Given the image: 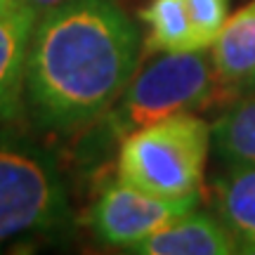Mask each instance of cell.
I'll return each instance as SVG.
<instances>
[{
	"mask_svg": "<svg viewBox=\"0 0 255 255\" xmlns=\"http://www.w3.org/2000/svg\"><path fill=\"white\" fill-rule=\"evenodd\" d=\"M142 55L144 38L119 0H66L36 19L24 109L43 130H83L121 97Z\"/></svg>",
	"mask_w": 255,
	"mask_h": 255,
	"instance_id": "1",
	"label": "cell"
},
{
	"mask_svg": "<svg viewBox=\"0 0 255 255\" xmlns=\"http://www.w3.org/2000/svg\"><path fill=\"white\" fill-rule=\"evenodd\" d=\"M36 19V9L26 2L0 12V123L17 119L24 109L26 59Z\"/></svg>",
	"mask_w": 255,
	"mask_h": 255,
	"instance_id": "7",
	"label": "cell"
},
{
	"mask_svg": "<svg viewBox=\"0 0 255 255\" xmlns=\"http://www.w3.org/2000/svg\"><path fill=\"white\" fill-rule=\"evenodd\" d=\"M218 78L206 50L163 52L139 66L126 90L97 121H92L73 146L83 173L102 165L128 135L177 114L199 111L215 97Z\"/></svg>",
	"mask_w": 255,
	"mask_h": 255,
	"instance_id": "2",
	"label": "cell"
},
{
	"mask_svg": "<svg viewBox=\"0 0 255 255\" xmlns=\"http://www.w3.org/2000/svg\"><path fill=\"white\" fill-rule=\"evenodd\" d=\"M21 2H24V0H0V12H2V9H9V7H17Z\"/></svg>",
	"mask_w": 255,
	"mask_h": 255,
	"instance_id": "14",
	"label": "cell"
},
{
	"mask_svg": "<svg viewBox=\"0 0 255 255\" xmlns=\"http://www.w3.org/2000/svg\"><path fill=\"white\" fill-rule=\"evenodd\" d=\"M26 5H31V7L36 9V14L40 17V14H45V12H50V9L59 7V5H64L66 0H24Z\"/></svg>",
	"mask_w": 255,
	"mask_h": 255,
	"instance_id": "13",
	"label": "cell"
},
{
	"mask_svg": "<svg viewBox=\"0 0 255 255\" xmlns=\"http://www.w3.org/2000/svg\"><path fill=\"white\" fill-rule=\"evenodd\" d=\"M71 227V201L57 158L33 137L0 126V248L64 237Z\"/></svg>",
	"mask_w": 255,
	"mask_h": 255,
	"instance_id": "3",
	"label": "cell"
},
{
	"mask_svg": "<svg viewBox=\"0 0 255 255\" xmlns=\"http://www.w3.org/2000/svg\"><path fill=\"white\" fill-rule=\"evenodd\" d=\"M184 2L189 9L196 47L208 50L229 17V0H184Z\"/></svg>",
	"mask_w": 255,
	"mask_h": 255,
	"instance_id": "12",
	"label": "cell"
},
{
	"mask_svg": "<svg viewBox=\"0 0 255 255\" xmlns=\"http://www.w3.org/2000/svg\"><path fill=\"white\" fill-rule=\"evenodd\" d=\"M210 62L222 90H251L255 78V0L227 17L215 43Z\"/></svg>",
	"mask_w": 255,
	"mask_h": 255,
	"instance_id": "8",
	"label": "cell"
},
{
	"mask_svg": "<svg viewBox=\"0 0 255 255\" xmlns=\"http://www.w3.org/2000/svg\"><path fill=\"white\" fill-rule=\"evenodd\" d=\"M253 88H255V78H253Z\"/></svg>",
	"mask_w": 255,
	"mask_h": 255,
	"instance_id": "15",
	"label": "cell"
},
{
	"mask_svg": "<svg viewBox=\"0 0 255 255\" xmlns=\"http://www.w3.org/2000/svg\"><path fill=\"white\" fill-rule=\"evenodd\" d=\"M196 206L199 194L184 199H168L137 189L116 177L104 184L90 203L88 227L104 246L130 251Z\"/></svg>",
	"mask_w": 255,
	"mask_h": 255,
	"instance_id": "5",
	"label": "cell"
},
{
	"mask_svg": "<svg viewBox=\"0 0 255 255\" xmlns=\"http://www.w3.org/2000/svg\"><path fill=\"white\" fill-rule=\"evenodd\" d=\"M239 251L237 239L218 215L196 208L130 248L139 255H232Z\"/></svg>",
	"mask_w": 255,
	"mask_h": 255,
	"instance_id": "6",
	"label": "cell"
},
{
	"mask_svg": "<svg viewBox=\"0 0 255 255\" xmlns=\"http://www.w3.org/2000/svg\"><path fill=\"white\" fill-rule=\"evenodd\" d=\"M210 146L225 165H255V92L210 126Z\"/></svg>",
	"mask_w": 255,
	"mask_h": 255,
	"instance_id": "11",
	"label": "cell"
},
{
	"mask_svg": "<svg viewBox=\"0 0 255 255\" xmlns=\"http://www.w3.org/2000/svg\"><path fill=\"white\" fill-rule=\"evenodd\" d=\"M139 19L144 21V55L194 52L196 38L184 0H149Z\"/></svg>",
	"mask_w": 255,
	"mask_h": 255,
	"instance_id": "10",
	"label": "cell"
},
{
	"mask_svg": "<svg viewBox=\"0 0 255 255\" xmlns=\"http://www.w3.org/2000/svg\"><path fill=\"white\" fill-rule=\"evenodd\" d=\"M210 206L239 248L255 253V165H227L210 184Z\"/></svg>",
	"mask_w": 255,
	"mask_h": 255,
	"instance_id": "9",
	"label": "cell"
},
{
	"mask_svg": "<svg viewBox=\"0 0 255 255\" xmlns=\"http://www.w3.org/2000/svg\"><path fill=\"white\" fill-rule=\"evenodd\" d=\"M208 151V123L194 111L177 114L123 139L116 156V177L156 196H196Z\"/></svg>",
	"mask_w": 255,
	"mask_h": 255,
	"instance_id": "4",
	"label": "cell"
}]
</instances>
